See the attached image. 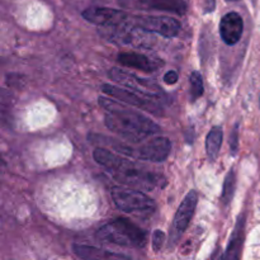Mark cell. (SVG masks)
Here are the masks:
<instances>
[{
  "instance_id": "obj_1",
  "label": "cell",
  "mask_w": 260,
  "mask_h": 260,
  "mask_svg": "<svg viewBox=\"0 0 260 260\" xmlns=\"http://www.w3.org/2000/svg\"><path fill=\"white\" fill-rule=\"evenodd\" d=\"M99 104L106 111L104 123L107 128L126 141H144L160 131V127L152 119L128 108L121 102L101 96Z\"/></svg>"
},
{
  "instance_id": "obj_2",
  "label": "cell",
  "mask_w": 260,
  "mask_h": 260,
  "mask_svg": "<svg viewBox=\"0 0 260 260\" xmlns=\"http://www.w3.org/2000/svg\"><path fill=\"white\" fill-rule=\"evenodd\" d=\"M94 160L99 165L106 168L112 177L122 184L139 188L142 190H152L157 187H162L164 178L159 174L144 169L136 162L113 154L109 150L98 147L93 152Z\"/></svg>"
},
{
  "instance_id": "obj_3",
  "label": "cell",
  "mask_w": 260,
  "mask_h": 260,
  "mask_svg": "<svg viewBox=\"0 0 260 260\" xmlns=\"http://www.w3.org/2000/svg\"><path fill=\"white\" fill-rule=\"evenodd\" d=\"M96 238L107 244L126 246V248H144L147 241L146 231L127 218H116L102 226Z\"/></svg>"
},
{
  "instance_id": "obj_4",
  "label": "cell",
  "mask_w": 260,
  "mask_h": 260,
  "mask_svg": "<svg viewBox=\"0 0 260 260\" xmlns=\"http://www.w3.org/2000/svg\"><path fill=\"white\" fill-rule=\"evenodd\" d=\"M107 144L112 145L113 150L118 151L119 154H123L126 156L135 157L140 160H147V161L160 162L167 160L172 151V142L167 137H155L150 141L144 142L137 147H132L129 145L117 144V142H108Z\"/></svg>"
},
{
  "instance_id": "obj_5",
  "label": "cell",
  "mask_w": 260,
  "mask_h": 260,
  "mask_svg": "<svg viewBox=\"0 0 260 260\" xmlns=\"http://www.w3.org/2000/svg\"><path fill=\"white\" fill-rule=\"evenodd\" d=\"M114 205L127 213H152L155 211L154 200L145 193L124 187H113L111 190Z\"/></svg>"
},
{
  "instance_id": "obj_6",
  "label": "cell",
  "mask_w": 260,
  "mask_h": 260,
  "mask_svg": "<svg viewBox=\"0 0 260 260\" xmlns=\"http://www.w3.org/2000/svg\"><path fill=\"white\" fill-rule=\"evenodd\" d=\"M102 90L104 94L109 95L111 98L117 99L123 104H128L135 108L142 109V111H146L149 113L155 114V116H161L162 114V106L160 103L161 99L150 98V96L142 95L136 91L122 88V86L119 88V86L112 85V84H103Z\"/></svg>"
},
{
  "instance_id": "obj_7",
  "label": "cell",
  "mask_w": 260,
  "mask_h": 260,
  "mask_svg": "<svg viewBox=\"0 0 260 260\" xmlns=\"http://www.w3.org/2000/svg\"><path fill=\"white\" fill-rule=\"evenodd\" d=\"M108 76L114 83L122 85V88L136 91V93L142 94V95H146L155 99H161L162 95H164L161 88L152 80L140 78V76L135 75V74L127 73V71L121 70V69H111L108 73Z\"/></svg>"
},
{
  "instance_id": "obj_8",
  "label": "cell",
  "mask_w": 260,
  "mask_h": 260,
  "mask_svg": "<svg viewBox=\"0 0 260 260\" xmlns=\"http://www.w3.org/2000/svg\"><path fill=\"white\" fill-rule=\"evenodd\" d=\"M132 27L140 28L145 32L157 33L167 38H173L180 32V23L170 17H156V15H137L129 17L126 20Z\"/></svg>"
},
{
  "instance_id": "obj_9",
  "label": "cell",
  "mask_w": 260,
  "mask_h": 260,
  "mask_svg": "<svg viewBox=\"0 0 260 260\" xmlns=\"http://www.w3.org/2000/svg\"><path fill=\"white\" fill-rule=\"evenodd\" d=\"M198 202V194L196 190H190L188 194L185 196L184 200L180 203L179 208H178L177 213L174 216L172 225V231H170V244H175L182 234L187 230L189 226L190 220H192L193 215H194L196 207H197Z\"/></svg>"
},
{
  "instance_id": "obj_10",
  "label": "cell",
  "mask_w": 260,
  "mask_h": 260,
  "mask_svg": "<svg viewBox=\"0 0 260 260\" xmlns=\"http://www.w3.org/2000/svg\"><path fill=\"white\" fill-rule=\"evenodd\" d=\"M124 9L132 10H160L183 15L187 12L184 0H118Z\"/></svg>"
},
{
  "instance_id": "obj_11",
  "label": "cell",
  "mask_w": 260,
  "mask_h": 260,
  "mask_svg": "<svg viewBox=\"0 0 260 260\" xmlns=\"http://www.w3.org/2000/svg\"><path fill=\"white\" fill-rule=\"evenodd\" d=\"M84 19L93 24L103 27H116L123 24L128 15L122 10L111 9V8H88L83 12Z\"/></svg>"
},
{
  "instance_id": "obj_12",
  "label": "cell",
  "mask_w": 260,
  "mask_h": 260,
  "mask_svg": "<svg viewBox=\"0 0 260 260\" xmlns=\"http://www.w3.org/2000/svg\"><path fill=\"white\" fill-rule=\"evenodd\" d=\"M244 30V22L240 14L235 12L223 15L220 23V35L223 42L234 46L240 41Z\"/></svg>"
},
{
  "instance_id": "obj_13",
  "label": "cell",
  "mask_w": 260,
  "mask_h": 260,
  "mask_svg": "<svg viewBox=\"0 0 260 260\" xmlns=\"http://www.w3.org/2000/svg\"><path fill=\"white\" fill-rule=\"evenodd\" d=\"M117 61L121 63L122 66L132 69H139L142 71H155L162 65L161 61L155 60V58H150L147 56L142 55V53L136 52H123L119 53Z\"/></svg>"
},
{
  "instance_id": "obj_14",
  "label": "cell",
  "mask_w": 260,
  "mask_h": 260,
  "mask_svg": "<svg viewBox=\"0 0 260 260\" xmlns=\"http://www.w3.org/2000/svg\"><path fill=\"white\" fill-rule=\"evenodd\" d=\"M244 230H245V217L241 215L236 221V225L234 228L233 234H231L230 241L228 244L225 254L222 255L221 260H239L241 255L244 244Z\"/></svg>"
},
{
  "instance_id": "obj_15",
  "label": "cell",
  "mask_w": 260,
  "mask_h": 260,
  "mask_svg": "<svg viewBox=\"0 0 260 260\" xmlns=\"http://www.w3.org/2000/svg\"><path fill=\"white\" fill-rule=\"evenodd\" d=\"M73 250L75 255L81 260H131L128 256L113 253V251L104 250V249L95 248V246L78 245V244H75L73 246Z\"/></svg>"
},
{
  "instance_id": "obj_16",
  "label": "cell",
  "mask_w": 260,
  "mask_h": 260,
  "mask_svg": "<svg viewBox=\"0 0 260 260\" xmlns=\"http://www.w3.org/2000/svg\"><path fill=\"white\" fill-rule=\"evenodd\" d=\"M222 137L223 132L220 126L212 127L210 134L207 135V139H206V150H207V155L211 160H216V157H217L221 149V145H222Z\"/></svg>"
},
{
  "instance_id": "obj_17",
  "label": "cell",
  "mask_w": 260,
  "mask_h": 260,
  "mask_svg": "<svg viewBox=\"0 0 260 260\" xmlns=\"http://www.w3.org/2000/svg\"><path fill=\"white\" fill-rule=\"evenodd\" d=\"M236 189V173L235 170L231 169L230 172L226 174L225 180H223V187H222V196H221V200L225 206L230 205V202L233 201L234 194H235Z\"/></svg>"
},
{
  "instance_id": "obj_18",
  "label": "cell",
  "mask_w": 260,
  "mask_h": 260,
  "mask_svg": "<svg viewBox=\"0 0 260 260\" xmlns=\"http://www.w3.org/2000/svg\"><path fill=\"white\" fill-rule=\"evenodd\" d=\"M189 83H190V99H192L193 102H196L198 98H201V96L203 95V93H205L202 75H201L198 71H193V73L190 74Z\"/></svg>"
},
{
  "instance_id": "obj_19",
  "label": "cell",
  "mask_w": 260,
  "mask_h": 260,
  "mask_svg": "<svg viewBox=\"0 0 260 260\" xmlns=\"http://www.w3.org/2000/svg\"><path fill=\"white\" fill-rule=\"evenodd\" d=\"M165 241V234L161 230H155L152 234V250L155 253H159L161 250Z\"/></svg>"
},
{
  "instance_id": "obj_20",
  "label": "cell",
  "mask_w": 260,
  "mask_h": 260,
  "mask_svg": "<svg viewBox=\"0 0 260 260\" xmlns=\"http://www.w3.org/2000/svg\"><path fill=\"white\" fill-rule=\"evenodd\" d=\"M230 149H231V154L236 155L238 154V149H239V131H238V124L235 126V128L233 129L230 135Z\"/></svg>"
},
{
  "instance_id": "obj_21",
  "label": "cell",
  "mask_w": 260,
  "mask_h": 260,
  "mask_svg": "<svg viewBox=\"0 0 260 260\" xmlns=\"http://www.w3.org/2000/svg\"><path fill=\"white\" fill-rule=\"evenodd\" d=\"M178 79H179V76H178L177 71H174V70L168 71V73L164 75V81L167 84H169V85H173V84L177 83Z\"/></svg>"
},
{
  "instance_id": "obj_22",
  "label": "cell",
  "mask_w": 260,
  "mask_h": 260,
  "mask_svg": "<svg viewBox=\"0 0 260 260\" xmlns=\"http://www.w3.org/2000/svg\"><path fill=\"white\" fill-rule=\"evenodd\" d=\"M230 2H233V0H230Z\"/></svg>"
}]
</instances>
